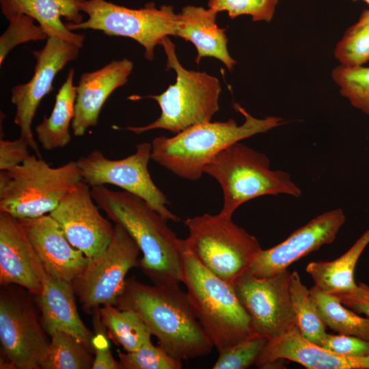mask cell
Segmentation results:
<instances>
[{
    "label": "cell",
    "mask_w": 369,
    "mask_h": 369,
    "mask_svg": "<svg viewBox=\"0 0 369 369\" xmlns=\"http://www.w3.org/2000/svg\"><path fill=\"white\" fill-rule=\"evenodd\" d=\"M265 336L257 334L219 353L213 369H245L255 364L267 344Z\"/></svg>",
    "instance_id": "33"
},
{
    "label": "cell",
    "mask_w": 369,
    "mask_h": 369,
    "mask_svg": "<svg viewBox=\"0 0 369 369\" xmlns=\"http://www.w3.org/2000/svg\"><path fill=\"white\" fill-rule=\"evenodd\" d=\"M331 77L340 94L353 107L369 115V67L340 65L332 70Z\"/></svg>",
    "instance_id": "31"
},
{
    "label": "cell",
    "mask_w": 369,
    "mask_h": 369,
    "mask_svg": "<svg viewBox=\"0 0 369 369\" xmlns=\"http://www.w3.org/2000/svg\"><path fill=\"white\" fill-rule=\"evenodd\" d=\"M78 7L88 18L77 24H65L69 30L90 29L107 36L131 38L144 48L148 60L153 59L156 45L168 36H176L180 23V13H176L172 6L157 8L153 2L131 9L105 0H79Z\"/></svg>",
    "instance_id": "9"
},
{
    "label": "cell",
    "mask_w": 369,
    "mask_h": 369,
    "mask_svg": "<svg viewBox=\"0 0 369 369\" xmlns=\"http://www.w3.org/2000/svg\"><path fill=\"white\" fill-rule=\"evenodd\" d=\"M161 45L167 57V70L172 68L176 72V83L159 95L130 98H152L161 111L156 120L146 126L124 128L136 134L159 128L178 133L192 126L210 122L219 109L221 88L218 79L205 72L185 69L176 56L174 44L168 37Z\"/></svg>",
    "instance_id": "5"
},
{
    "label": "cell",
    "mask_w": 369,
    "mask_h": 369,
    "mask_svg": "<svg viewBox=\"0 0 369 369\" xmlns=\"http://www.w3.org/2000/svg\"><path fill=\"white\" fill-rule=\"evenodd\" d=\"M180 254L182 282L200 323L219 353L258 334L233 285L204 266L185 239H180Z\"/></svg>",
    "instance_id": "4"
},
{
    "label": "cell",
    "mask_w": 369,
    "mask_h": 369,
    "mask_svg": "<svg viewBox=\"0 0 369 369\" xmlns=\"http://www.w3.org/2000/svg\"><path fill=\"white\" fill-rule=\"evenodd\" d=\"M184 223L191 251L208 271L231 284L248 271L262 249L255 236L219 213L188 218Z\"/></svg>",
    "instance_id": "8"
},
{
    "label": "cell",
    "mask_w": 369,
    "mask_h": 369,
    "mask_svg": "<svg viewBox=\"0 0 369 369\" xmlns=\"http://www.w3.org/2000/svg\"><path fill=\"white\" fill-rule=\"evenodd\" d=\"M82 180L77 161L52 167L30 155L21 164L0 172V212L18 219L50 213Z\"/></svg>",
    "instance_id": "6"
},
{
    "label": "cell",
    "mask_w": 369,
    "mask_h": 369,
    "mask_svg": "<svg viewBox=\"0 0 369 369\" xmlns=\"http://www.w3.org/2000/svg\"><path fill=\"white\" fill-rule=\"evenodd\" d=\"M283 359L308 369H369V355L349 357L326 349L305 339L296 326L269 340L255 365L261 369L274 368Z\"/></svg>",
    "instance_id": "19"
},
{
    "label": "cell",
    "mask_w": 369,
    "mask_h": 369,
    "mask_svg": "<svg viewBox=\"0 0 369 369\" xmlns=\"http://www.w3.org/2000/svg\"><path fill=\"white\" fill-rule=\"evenodd\" d=\"M321 346L344 356L369 355V341L353 336L327 333Z\"/></svg>",
    "instance_id": "36"
},
{
    "label": "cell",
    "mask_w": 369,
    "mask_h": 369,
    "mask_svg": "<svg viewBox=\"0 0 369 369\" xmlns=\"http://www.w3.org/2000/svg\"><path fill=\"white\" fill-rule=\"evenodd\" d=\"M92 369H119L118 361L113 358L109 346L95 348Z\"/></svg>",
    "instance_id": "39"
},
{
    "label": "cell",
    "mask_w": 369,
    "mask_h": 369,
    "mask_svg": "<svg viewBox=\"0 0 369 369\" xmlns=\"http://www.w3.org/2000/svg\"><path fill=\"white\" fill-rule=\"evenodd\" d=\"M91 193L98 208L136 242L142 253L139 268L154 284L182 282L180 239L166 219L144 200L127 191L100 185L91 187Z\"/></svg>",
    "instance_id": "2"
},
{
    "label": "cell",
    "mask_w": 369,
    "mask_h": 369,
    "mask_svg": "<svg viewBox=\"0 0 369 369\" xmlns=\"http://www.w3.org/2000/svg\"><path fill=\"white\" fill-rule=\"evenodd\" d=\"M369 244V230L366 231L343 255L332 261L310 262L305 268L314 286L322 291L335 294L356 288L354 273L357 262Z\"/></svg>",
    "instance_id": "24"
},
{
    "label": "cell",
    "mask_w": 369,
    "mask_h": 369,
    "mask_svg": "<svg viewBox=\"0 0 369 369\" xmlns=\"http://www.w3.org/2000/svg\"><path fill=\"white\" fill-rule=\"evenodd\" d=\"M345 219L340 208L316 217L280 243L262 249L247 272L256 277L264 278L287 270L295 262L333 242Z\"/></svg>",
    "instance_id": "16"
},
{
    "label": "cell",
    "mask_w": 369,
    "mask_h": 369,
    "mask_svg": "<svg viewBox=\"0 0 369 369\" xmlns=\"http://www.w3.org/2000/svg\"><path fill=\"white\" fill-rule=\"evenodd\" d=\"M336 59L345 67L362 66L369 62V10L344 33L333 51Z\"/></svg>",
    "instance_id": "30"
},
{
    "label": "cell",
    "mask_w": 369,
    "mask_h": 369,
    "mask_svg": "<svg viewBox=\"0 0 369 369\" xmlns=\"http://www.w3.org/2000/svg\"><path fill=\"white\" fill-rule=\"evenodd\" d=\"M79 0H0L1 12L8 20L25 14L36 20L48 38H58L83 46L84 37L69 30L61 17L70 23L82 22L83 16L78 7Z\"/></svg>",
    "instance_id": "22"
},
{
    "label": "cell",
    "mask_w": 369,
    "mask_h": 369,
    "mask_svg": "<svg viewBox=\"0 0 369 369\" xmlns=\"http://www.w3.org/2000/svg\"><path fill=\"white\" fill-rule=\"evenodd\" d=\"M40 361L42 369H90L94 357L79 341L70 334L57 331Z\"/></svg>",
    "instance_id": "29"
},
{
    "label": "cell",
    "mask_w": 369,
    "mask_h": 369,
    "mask_svg": "<svg viewBox=\"0 0 369 369\" xmlns=\"http://www.w3.org/2000/svg\"><path fill=\"white\" fill-rule=\"evenodd\" d=\"M10 25L0 38V64L7 54L16 45L31 40H45L48 36L40 25H35L34 19L25 14L8 20Z\"/></svg>",
    "instance_id": "35"
},
{
    "label": "cell",
    "mask_w": 369,
    "mask_h": 369,
    "mask_svg": "<svg viewBox=\"0 0 369 369\" xmlns=\"http://www.w3.org/2000/svg\"><path fill=\"white\" fill-rule=\"evenodd\" d=\"M344 305L358 314L369 317V286L359 282L352 290L331 294Z\"/></svg>",
    "instance_id": "38"
},
{
    "label": "cell",
    "mask_w": 369,
    "mask_h": 369,
    "mask_svg": "<svg viewBox=\"0 0 369 369\" xmlns=\"http://www.w3.org/2000/svg\"><path fill=\"white\" fill-rule=\"evenodd\" d=\"M74 76V70L71 68L56 95L50 116L44 117L36 127L37 138L46 150L64 148L70 141V126L75 114L77 98Z\"/></svg>",
    "instance_id": "25"
},
{
    "label": "cell",
    "mask_w": 369,
    "mask_h": 369,
    "mask_svg": "<svg viewBox=\"0 0 369 369\" xmlns=\"http://www.w3.org/2000/svg\"><path fill=\"white\" fill-rule=\"evenodd\" d=\"M290 274L285 270L271 277L259 278L246 272L232 284L256 331L269 340L281 336L295 326Z\"/></svg>",
    "instance_id": "13"
},
{
    "label": "cell",
    "mask_w": 369,
    "mask_h": 369,
    "mask_svg": "<svg viewBox=\"0 0 369 369\" xmlns=\"http://www.w3.org/2000/svg\"><path fill=\"white\" fill-rule=\"evenodd\" d=\"M98 208L91 187L81 181L49 213L62 226L70 243L90 259L106 249L114 234V227Z\"/></svg>",
    "instance_id": "15"
},
{
    "label": "cell",
    "mask_w": 369,
    "mask_h": 369,
    "mask_svg": "<svg viewBox=\"0 0 369 369\" xmlns=\"http://www.w3.org/2000/svg\"><path fill=\"white\" fill-rule=\"evenodd\" d=\"M234 107L245 118L242 124L238 125L234 119L210 121L189 127L172 137H156L151 144L150 159L182 178L197 180L223 150L286 123L280 117L256 118L238 104Z\"/></svg>",
    "instance_id": "3"
},
{
    "label": "cell",
    "mask_w": 369,
    "mask_h": 369,
    "mask_svg": "<svg viewBox=\"0 0 369 369\" xmlns=\"http://www.w3.org/2000/svg\"><path fill=\"white\" fill-rule=\"evenodd\" d=\"M18 220L51 275L72 282L90 263L91 259L70 243L62 226L49 214Z\"/></svg>",
    "instance_id": "17"
},
{
    "label": "cell",
    "mask_w": 369,
    "mask_h": 369,
    "mask_svg": "<svg viewBox=\"0 0 369 369\" xmlns=\"http://www.w3.org/2000/svg\"><path fill=\"white\" fill-rule=\"evenodd\" d=\"M151 144H137L136 152L122 159L111 160L100 151L94 150L77 161L82 180L90 187L113 184L144 200L167 220L180 218L166 207L165 194L153 182L148 169Z\"/></svg>",
    "instance_id": "12"
},
{
    "label": "cell",
    "mask_w": 369,
    "mask_h": 369,
    "mask_svg": "<svg viewBox=\"0 0 369 369\" xmlns=\"http://www.w3.org/2000/svg\"><path fill=\"white\" fill-rule=\"evenodd\" d=\"M44 269L18 218L0 212V284L41 293Z\"/></svg>",
    "instance_id": "18"
},
{
    "label": "cell",
    "mask_w": 369,
    "mask_h": 369,
    "mask_svg": "<svg viewBox=\"0 0 369 369\" xmlns=\"http://www.w3.org/2000/svg\"><path fill=\"white\" fill-rule=\"evenodd\" d=\"M0 293L1 368L38 369L50 343L39 321L29 291L1 286Z\"/></svg>",
    "instance_id": "10"
},
{
    "label": "cell",
    "mask_w": 369,
    "mask_h": 369,
    "mask_svg": "<svg viewBox=\"0 0 369 369\" xmlns=\"http://www.w3.org/2000/svg\"><path fill=\"white\" fill-rule=\"evenodd\" d=\"M133 68V62L124 58L81 74L76 86L75 114L71 124L75 136H83L89 127L96 126L104 103L115 89L127 82Z\"/></svg>",
    "instance_id": "20"
},
{
    "label": "cell",
    "mask_w": 369,
    "mask_h": 369,
    "mask_svg": "<svg viewBox=\"0 0 369 369\" xmlns=\"http://www.w3.org/2000/svg\"><path fill=\"white\" fill-rule=\"evenodd\" d=\"M119 369H180L182 362L152 341L133 352L118 351Z\"/></svg>",
    "instance_id": "32"
},
{
    "label": "cell",
    "mask_w": 369,
    "mask_h": 369,
    "mask_svg": "<svg viewBox=\"0 0 369 369\" xmlns=\"http://www.w3.org/2000/svg\"><path fill=\"white\" fill-rule=\"evenodd\" d=\"M29 145L20 137L14 140H0V170H8L21 164L29 156Z\"/></svg>",
    "instance_id": "37"
},
{
    "label": "cell",
    "mask_w": 369,
    "mask_h": 369,
    "mask_svg": "<svg viewBox=\"0 0 369 369\" xmlns=\"http://www.w3.org/2000/svg\"><path fill=\"white\" fill-rule=\"evenodd\" d=\"M75 296L72 282L59 279L44 271L42 292L36 295L42 324L47 335L57 331L68 333L94 355V335L79 314Z\"/></svg>",
    "instance_id": "21"
},
{
    "label": "cell",
    "mask_w": 369,
    "mask_h": 369,
    "mask_svg": "<svg viewBox=\"0 0 369 369\" xmlns=\"http://www.w3.org/2000/svg\"><path fill=\"white\" fill-rule=\"evenodd\" d=\"M115 306L136 312L159 346L177 359L206 356L214 347L179 284L148 285L126 279Z\"/></svg>",
    "instance_id": "1"
},
{
    "label": "cell",
    "mask_w": 369,
    "mask_h": 369,
    "mask_svg": "<svg viewBox=\"0 0 369 369\" xmlns=\"http://www.w3.org/2000/svg\"><path fill=\"white\" fill-rule=\"evenodd\" d=\"M204 172L220 184L223 204L219 214L228 218L241 204L258 197L287 194L299 197L301 195L289 174L271 169L265 154L240 142L217 154Z\"/></svg>",
    "instance_id": "7"
},
{
    "label": "cell",
    "mask_w": 369,
    "mask_h": 369,
    "mask_svg": "<svg viewBox=\"0 0 369 369\" xmlns=\"http://www.w3.org/2000/svg\"><path fill=\"white\" fill-rule=\"evenodd\" d=\"M100 314L109 338L126 352L135 351L151 341L148 327L136 312L105 305L100 308Z\"/></svg>",
    "instance_id": "26"
},
{
    "label": "cell",
    "mask_w": 369,
    "mask_h": 369,
    "mask_svg": "<svg viewBox=\"0 0 369 369\" xmlns=\"http://www.w3.org/2000/svg\"><path fill=\"white\" fill-rule=\"evenodd\" d=\"M352 1H357L358 0H351ZM361 1H364V2H366V3H368L369 5V0H361Z\"/></svg>",
    "instance_id": "40"
},
{
    "label": "cell",
    "mask_w": 369,
    "mask_h": 369,
    "mask_svg": "<svg viewBox=\"0 0 369 369\" xmlns=\"http://www.w3.org/2000/svg\"><path fill=\"white\" fill-rule=\"evenodd\" d=\"M279 0H208V8L217 12L226 11L233 19L249 15L254 22L272 20Z\"/></svg>",
    "instance_id": "34"
},
{
    "label": "cell",
    "mask_w": 369,
    "mask_h": 369,
    "mask_svg": "<svg viewBox=\"0 0 369 369\" xmlns=\"http://www.w3.org/2000/svg\"><path fill=\"white\" fill-rule=\"evenodd\" d=\"M79 49L74 44L48 38L42 49L33 51L36 63L32 78L28 83L12 89L11 101L16 108L14 123L20 129V137L39 157L41 155L31 130L33 119L42 98L53 90L55 77L77 57Z\"/></svg>",
    "instance_id": "14"
},
{
    "label": "cell",
    "mask_w": 369,
    "mask_h": 369,
    "mask_svg": "<svg viewBox=\"0 0 369 369\" xmlns=\"http://www.w3.org/2000/svg\"><path fill=\"white\" fill-rule=\"evenodd\" d=\"M218 12L203 7L187 5L180 13V23L176 36L192 42L195 46L198 64L202 57H210L221 61L231 71L236 62L228 49V38L224 29L218 27Z\"/></svg>",
    "instance_id": "23"
},
{
    "label": "cell",
    "mask_w": 369,
    "mask_h": 369,
    "mask_svg": "<svg viewBox=\"0 0 369 369\" xmlns=\"http://www.w3.org/2000/svg\"><path fill=\"white\" fill-rule=\"evenodd\" d=\"M290 297L295 326L310 342L322 346L327 333L318 310L308 289L301 282L297 271L290 274Z\"/></svg>",
    "instance_id": "28"
},
{
    "label": "cell",
    "mask_w": 369,
    "mask_h": 369,
    "mask_svg": "<svg viewBox=\"0 0 369 369\" xmlns=\"http://www.w3.org/2000/svg\"><path fill=\"white\" fill-rule=\"evenodd\" d=\"M310 296L327 327L338 334L369 341V317H362L344 305L335 296L314 286Z\"/></svg>",
    "instance_id": "27"
},
{
    "label": "cell",
    "mask_w": 369,
    "mask_h": 369,
    "mask_svg": "<svg viewBox=\"0 0 369 369\" xmlns=\"http://www.w3.org/2000/svg\"><path fill=\"white\" fill-rule=\"evenodd\" d=\"M141 250L136 242L120 224H115L113 238L106 249L91 259L83 271L72 282L76 296L83 310L92 314L100 305H115L122 294L126 275L133 267H139Z\"/></svg>",
    "instance_id": "11"
}]
</instances>
